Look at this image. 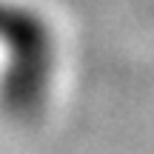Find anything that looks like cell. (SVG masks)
<instances>
[{
  "instance_id": "6da1fadb",
  "label": "cell",
  "mask_w": 154,
  "mask_h": 154,
  "mask_svg": "<svg viewBox=\"0 0 154 154\" xmlns=\"http://www.w3.org/2000/svg\"><path fill=\"white\" fill-rule=\"evenodd\" d=\"M0 43L9 66L0 80V103L17 120L40 114L54 72V40L40 14L0 0Z\"/></svg>"
}]
</instances>
